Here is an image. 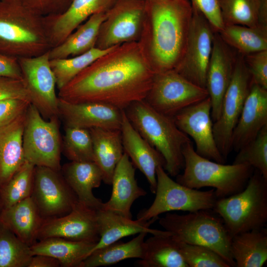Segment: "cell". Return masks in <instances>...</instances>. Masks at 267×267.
<instances>
[{"label": "cell", "mask_w": 267, "mask_h": 267, "mask_svg": "<svg viewBox=\"0 0 267 267\" xmlns=\"http://www.w3.org/2000/svg\"><path fill=\"white\" fill-rule=\"evenodd\" d=\"M114 0H72L63 13L44 17L51 48L61 44L93 14L105 12Z\"/></svg>", "instance_id": "21"}, {"label": "cell", "mask_w": 267, "mask_h": 267, "mask_svg": "<svg viewBox=\"0 0 267 267\" xmlns=\"http://www.w3.org/2000/svg\"><path fill=\"white\" fill-rule=\"evenodd\" d=\"M32 256L30 246L0 224V267H28Z\"/></svg>", "instance_id": "37"}, {"label": "cell", "mask_w": 267, "mask_h": 267, "mask_svg": "<svg viewBox=\"0 0 267 267\" xmlns=\"http://www.w3.org/2000/svg\"><path fill=\"white\" fill-rule=\"evenodd\" d=\"M36 13L43 16L56 15L63 13L72 0H19Z\"/></svg>", "instance_id": "44"}, {"label": "cell", "mask_w": 267, "mask_h": 267, "mask_svg": "<svg viewBox=\"0 0 267 267\" xmlns=\"http://www.w3.org/2000/svg\"><path fill=\"white\" fill-rule=\"evenodd\" d=\"M138 265L142 267H188L177 241L169 232L153 235L144 241L143 256Z\"/></svg>", "instance_id": "32"}, {"label": "cell", "mask_w": 267, "mask_h": 267, "mask_svg": "<svg viewBox=\"0 0 267 267\" xmlns=\"http://www.w3.org/2000/svg\"><path fill=\"white\" fill-rule=\"evenodd\" d=\"M31 197L44 220L69 213L78 202L60 171L44 166L35 167Z\"/></svg>", "instance_id": "15"}, {"label": "cell", "mask_w": 267, "mask_h": 267, "mask_svg": "<svg viewBox=\"0 0 267 267\" xmlns=\"http://www.w3.org/2000/svg\"><path fill=\"white\" fill-rule=\"evenodd\" d=\"M96 243L49 237L37 241L30 246L32 255L41 254L57 259L62 267H80Z\"/></svg>", "instance_id": "30"}, {"label": "cell", "mask_w": 267, "mask_h": 267, "mask_svg": "<svg viewBox=\"0 0 267 267\" xmlns=\"http://www.w3.org/2000/svg\"><path fill=\"white\" fill-rule=\"evenodd\" d=\"M60 172L79 203L95 210L102 208L103 203L92 192L103 181L102 173L93 161H71L61 167Z\"/></svg>", "instance_id": "25"}, {"label": "cell", "mask_w": 267, "mask_h": 267, "mask_svg": "<svg viewBox=\"0 0 267 267\" xmlns=\"http://www.w3.org/2000/svg\"><path fill=\"white\" fill-rule=\"evenodd\" d=\"M238 152L233 164H247L267 179V126Z\"/></svg>", "instance_id": "40"}, {"label": "cell", "mask_w": 267, "mask_h": 267, "mask_svg": "<svg viewBox=\"0 0 267 267\" xmlns=\"http://www.w3.org/2000/svg\"><path fill=\"white\" fill-rule=\"evenodd\" d=\"M218 33L228 45L243 56L267 50V27L226 25Z\"/></svg>", "instance_id": "34"}, {"label": "cell", "mask_w": 267, "mask_h": 267, "mask_svg": "<svg viewBox=\"0 0 267 267\" xmlns=\"http://www.w3.org/2000/svg\"><path fill=\"white\" fill-rule=\"evenodd\" d=\"M220 3L224 26H259L260 0H220Z\"/></svg>", "instance_id": "38"}, {"label": "cell", "mask_w": 267, "mask_h": 267, "mask_svg": "<svg viewBox=\"0 0 267 267\" xmlns=\"http://www.w3.org/2000/svg\"><path fill=\"white\" fill-rule=\"evenodd\" d=\"M147 233L142 232L127 242L117 241L92 251L82 262L80 267L108 266L128 259H141L144 239Z\"/></svg>", "instance_id": "33"}, {"label": "cell", "mask_w": 267, "mask_h": 267, "mask_svg": "<svg viewBox=\"0 0 267 267\" xmlns=\"http://www.w3.org/2000/svg\"><path fill=\"white\" fill-rule=\"evenodd\" d=\"M26 112L0 129V188L26 162L23 148V134Z\"/></svg>", "instance_id": "26"}, {"label": "cell", "mask_w": 267, "mask_h": 267, "mask_svg": "<svg viewBox=\"0 0 267 267\" xmlns=\"http://www.w3.org/2000/svg\"><path fill=\"white\" fill-rule=\"evenodd\" d=\"M124 151L135 168L146 177L150 191L155 193L157 186L156 169L165 165L160 152L152 146L136 130L123 110L120 128Z\"/></svg>", "instance_id": "20"}, {"label": "cell", "mask_w": 267, "mask_h": 267, "mask_svg": "<svg viewBox=\"0 0 267 267\" xmlns=\"http://www.w3.org/2000/svg\"><path fill=\"white\" fill-rule=\"evenodd\" d=\"M62 151L71 161H93L92 141L89 130L65 127Z\"/></svg>", "instance_id": "39"}, {"label": "cell", "mask_w": 267, "mask_h": 267, "mask_svg": "<svg viewBox=\"0 0 267 267\" xmlns=\"http://www.w3.org/2000/svg\"><path fill=\"white\" fill-rule=\"evenodd\" d=\"M184 165L176 181L190 188H214L218 199L236 194L244 189L254 169L247 164L225 165L198 154L192 142L182 148Z\"/></svg>", "instance_id": "5"}, {"label": "cell", "mask_w": 267, "mask_h": 267, "mask_svg": "<svg viewBox=\"0 0 267 267\" xmlns=\"http://www.w3.org/2000/svg\"><path fill=\"white\" fill-rule=\"evenodd\" d=\"M58 110L65 127L120 130L123 110L109 104L73 103L58 97Z\"/></svg>", "instance_id": "19"}, {"label": "cell", "mask_w": 267, "mask_h": 267, "mask_svg": "<svg viewBox=\"0 0 267 267\" xmlns=\"http://www.w3.org/2000/svg\"><path fill=\"white\" fill-rule=\"evenodd\" d=\"M124 111L136 130L163 156L168 174L176 177L180 174L184 165L182 148L191 141L173 117L157 111L144 100L133 102Z\"/></svg>", "instance_id": "4"}, {"label": "cell", "mask_w": 267, "mask_h": 267, "mask_svg": "<svg viewBox=\"0 0 267 267\" xmlns=\"http://www.w3.org/2000/svg\"><path fill=\"white\" fill-rule=\"evenodd\" d=\"M146 0H114L100 25L95 47L108 49L140 38Z\"/></svg>", "instance_id": "11"}, {"label": "cell", "mask_w": 267, "mask_h": 267, "mask_svg": "<svg viewBox=\"0 0 267 267\" xmlns=\"http://www.w3.org/2000/svg\"><path fill=\"white\" fill-rule=\"evenodd\" d=\"M252 84L267 89V50L243 56Z\"/></svg>", "instance_id": "42"}, {"label": "cell", "mask_w": 267, "mask_h": 267, "mask_svg": "<svg viewBox=\"0 0 267 267\" xmlns=\"http://www.w3.org/2000/svg\"><path fill=\"white\" fill-rule=\"evenodd\" d=\"M252 84L243 55L238 53L233 75L223 98L220 116L213 125L216 144L225 160L232 150V132Z\"/></svg>", "instance_id": "10"}, {"label": "cell", "mask_w": 267, "mask_h": 267, "mask_svg": "<svg viewBox=\"0 0 267 267\" xmlns=\"http://www.w3.org/2000/svg\"><path fill=\"white\" fill-rule=\"evenodd\" d=\"M238 52L215 33L206 75V89L211 101L213 122L220 117L224 95L230 82Z\"/></svg>", "instance_id": "18"}, {"label": "cell", "mask_w": 267, "mask_h": 267, "mask_svg": "<svg viewBox=\"0 0 267 267\" xmlns=\"http://www.w3.org/2000/svg\"><path fill=\"white\" fill-rule=\"evenodd\" d=\"M59 262L54 258L46 255H33L28 267H59Z\"/></svg>", "instance_id": "48"}, {"label": "cell", "mask_w": 267, "mask_h": 267, "mask_svg": "<svg viewBox=\"0 0 267 267\" xmlns=\"http://www.w3.org/2000/svg\"><path fill=\"white\" fill-rule=\"evenodd\" d=\"M51 49L44 17L19 0H0V52L17 58Z\"/></svg>", "instance_id": "3"}, {"label": "cell", "mask_w": 267, "mask_h": 267, "mask_svg": "<svg viewBox=\"0 0 267 267\" xmlns=\"http://www.w3.org/2000/svg\"><path fill=\"white\" fill-rule=\"evenodd\" d=\"M159 223L176 241L206 246L236 267L230 251L231 237L222 218L213 210L179 215L167 212Z\"/></svg>", "instance_id": "6"}, {"label": "cell", "mask_w": 267, "mask_h": 267, "mask_svg": "<svg viewBox=\"0 0 267 267\" xmlns=\"http://www.w3.org/2000/svg\"><path fill=\"white\" fill-rule=\"evenodd\" d=\"M44 220L31 197L0 210V224L30 246L37 241Z\"/></svg>", "instance_id": "27"}, {"label": "cell", "mask_w": 267, "mask_h": 267, "mask_svg": "<svg viewBox=\"0 0 267 267\" xmlns=\"http://www.w3.org/2000/svg\"><path fill=\"white\" fill-rule=\"evenodd\" d=\"M192 16L189 0H146L141 51L155 73L175 70L185 52Z\"/></svg>", "instance_id": "2"}, {"label": "cell", "mask_w": 267, "mask_h": 267, "mask_svg": "<svg viewBox=\"0 0 267 267\" xmlns=\"http://www.w3.org/2000/svg\"><path fill=\"white\" fill-rule=\"evenodd\" d=\"M259 24L267 27V0H260Z\"/></svg>", "instance_id": "49"}, {"label": "cell", "mask_w": 267, "mask_h": 267, "mask_svg": "<svg viewBox=\"0 0 267 267\" xmlns=\"http://www.w3.org/2000/svg\"><path fill=\"white\" fill-rule=\"evenodd\" d=\"M18 60L31 104L46 120L59 117L56 80L50 65L49 51Z\"/></svg>", "instance_id": "13"}, {"label": "cell", "mask_w": 267, "mask_h": 267, "mask_svg": "<svg viewBox=\"0 0 267 267\" xmlns=\"http://www.w3.org/2000/svg\"><path fill=\"white\" fill-rule=\"evenodd\" d=\"M27 99L9 98L0 101V129L25 113L31 104Z\"/></svg>", "instance_id": "45"}, {"label": "cell", "mask_w": 267, "mask_h": 267, "mask_svg": "<svg viewBox=\"0 0 267 267\" xmlns=\"http://www.w3.org/2000/svg\"><path fill=\"white\" fill-rule=\"evenodd\" d=\"M9 98H20L31 102L23 80L0 77V101Z\"/></svg>", "instance_id": "46"}, {"label": "cell", "mask_w": 267, "mask_h": 267, "mask_svg": "<svg viewBox=\"0 0 267 267\" xmlns=\"http://www.w3.org/2000/svg\"><path fill=\"white\" fill-rule=\"evenodd\" d=\"M96 211L78 202L69 213L44 220L38 233L37 241L57 237L97 243L99 234Z\"/></svg>", "instance_id": "17"}, {"label": "cell", "mask_w": 267, "mask_h": 267, "mask_svg": "<svg viewBox=\"0 0 267 267\" xmlns=\"http://www.w3.org/2000/svg\"><path fill=\"white\" fill-rule=\"evenodd\" d=\"M112 48L103 50L95 47L85 53L76 56L50 59V65L55 78L58 90Z\"/></svg>", "instance_id": "35"}, {"label": "cell", "mask_w": 267, "mask_h": 267, "mask_svg": "<svg viewBox=\"0 0 267 267\" xmlns=\"http://www.w3.org/2000/svg\"><path fill=\"white\" fill-rule=\"evenodd\" d=\"M211 101L208 96L173 117L177 127L194 140L196 152L208 159L224 164L226 160L216 144L213 131Z\"/></svg>", "instance_id": "16"}, {"label": "cell", "mask_w": 267, "mask_h": 267, "mask_svg": "<svg viewBox=\"0 0 267 267\" xmlns=\"http://www.w3.org/2000/svg\"><path fill=\"white\" fill-rule=\"evenodd\" d=\"M93 162L100 169L103 182L111 185L115 168L124 153L120 130L91 128Z\"/></svg>", "instance_id": "28"}, {"label": "cell", "mask_w": 267, "mask_h": 267, "mask_svg": "<svg viewBox=\"0 0 267 267\" xmlns=\"http://www.w3.org/2000/svg\"><path fill=\"white\" fill-rule=\"evenodd\" d=\"M213 210L222 218L231 238L241 232L266 227L267 179L254 169L243 190L218 199Z\"/></svg>", "instance_id": "7"}, {"label": "cell", "mask_w": 267, "mask_h": 267, "mask_svg": "<svg viewBox=\"0 0 267 267\" xmlns=\"http://www.w3.org/2000/svg\"><path fill=\"white\" fill-rule=\"evenodd\" d=\"M156 180L155 199L148 208L138 213V220L147 221L173 211L213 210L218 199L214 189L202 191L183 185L172 179L161 166L156 169Z\"/></svg>", "instance_id": "9"}, {"label": "cell", "mask_w": 267, "mask_h": 267, "mask_svg": "<svg viewBox=\"0 0 267 267\" xmlns=\"http://www.w3.org/2000/svg\"><path fill=\"white\" fill-rule=\"evenodd\" d=\"M96 218L99 239L90 253L128 236L142 232L154 235L168 232L150 228V225L158 220L159 217L147 221L133 220L102 208L96 211Z\"/></svg>", "instance_id": "24"}, {"label": "cell", "mask_w": 267, "mask_h": 267, "mask_svg": "<svg viewBox=\"0 0 267 267\" xmlns=\"http://www.w3.org/2000/svg\"><path fill=\"white\" fill-rule=\"evenodd\" d=\"M192 7L199 11L206 18L215 33L224 27L220 0H190Z\"/></svg>", "instance_id": "43"}, {"label": "cell", "mask_w": 267, "mask_h": 267, "mask_svg": "<svg viewBox=\"0 0 267 267\" xmlns=\"http://www.w3.org/2000/svg\"><path fill=\"white\" fill-rule=\"evenodd\" d=\"M177 242L179 253L188 267H230L219 254L206 246Z\"/></svg>", "instance_id": "41"}, {"label": "cell", "mask_w": 267, "mask_h": 267, "mask_svg": "<svg viewBox=\"0 0 267 267\" xmlns=\"http://www.w3.org/2000/svg\"><path fill=\"white\" fill-rule=\"evenodd\" d=\"M215 33L205 16L192 7L186 49L180 64L175 70L189 82L204 89Z\"/></svg>", "instance_id": "14"}, {"label": "cell", "mask_w": 267, "mask_h": 267, "mask_svg": "<svg viewBox=\"0 0 267 267\" xmlns=\"http://www.w3.org/2000/svg\"><path fill=\"white\" fill-rule=\"evenodd\" d=\"M105 12L95 13L76 28L60 44L49 50L50 59L76 56L95 47Z\"/></svg>", "instance_id": "31"}, {"label": "cell", "mask_w": 267, "mask_h": 267, "mask_svg": "<svg viewBox=\"0 0 267 267\" xmlns=\"http://www.w3.org/2000/svg\"><path fill=\"white\" fill-rule=\"evenodd\" d=\"M267 126V89L252 84L233 131L232 150L238 151Z\"/></svg>", "instance_id": "22"}, {"label": "cell", "mask_w": 267, "mask_h": 267, "mask_svg": "<svg viewBox=\"0 0 267 267\" xmlns=\"http://www.w3.org/2000/svg\"><path fill=\"white\" fill-rule=\"evenodd\" d=\"M155 74L138 43H125L96 59L57 95L70 103L98 102L124 110L144 100Z\"/></svg>", "instance_id": "1"}, {"label": "cell", "mask_w": 267, "mask_h": 267, "mask_svg": "<svg viewBox=\"0 0 267 267\" xmlns=\"http://www.w3.org/2000/svg\"><path fill=\"white\" fill-rule=\"evenodd\" d=\"M230 251L237 267H262L267 261V228L245 231L231 238Z\"/></svg>", "instance_id": "29"}, {"label": "cell", "mask_w": 267, "mask_h": 267, "mask_svg": "<svg viewBox=\"0 0 267 267\" xmlns=\"http://www.w3.org/2000/svg\"><path fill=\"white\" fill-rule=\"evenodd\" d=\"M0 77L22 80L18 58L0 52Z\"/></svg>", "instance_id": "47"}, {"label": "cell", "mask_w": 267, "mask_h": 267, "mask_svg": "<svg viewBox=\"0 0 267 267\" xmlns=\"http://www.w3.org/2000/svg\"><path fill=\"white\" fill-rule=\"evenodd\" d=\"M58 117L44 119L33 104L29 106L23 134L26 161L60 171L62 140Z\"/></svg>", "instance_id": "8"}, {"label": "cell", "mask_w": 267, "mask_h": 267, "mask_svg": "<svg viewBox=\"0 0 267 267\" xmlns=\"http://www.w3.org/2000/svg\"><path fill=\"white\" fill-rule=\"evenodd\" d=\"M135 167L124 152L117 165L112 179V190L109 200L102 208L132 219L131 207L134 202L147 192L138 186L135 177Z\"/></svg>", "instance_id": "23"}, {"label": "cell", "mask_w": 267, "mask_h": 267, "mask_svg": "<svg viewBox=\"0 0 267 267\" xmlns=\"http://www.w3.org/2000/svg\"><path fill=\"white\" fill-rule=\"evenodd\" d=\"M208 96L206 89L189 82L175 70H169L155 74L144 100L159 113L173 117Z\"/></svg>", "instance_id": "12"}, {"label": "cell", "mask_w": 267, "mask_h": 267, "mask_svg": "<svg viewBox=\"0 0 267 267\" xmlns=\"http://www.w3.org/2000/svg\"><path fill=\"white\" fill-rule=\"evenodd\" d=\"M35 167L26 161L7 182L0 188V210L31 197Z\"/></svg>", "instance_id": "36"}]
</instances>
